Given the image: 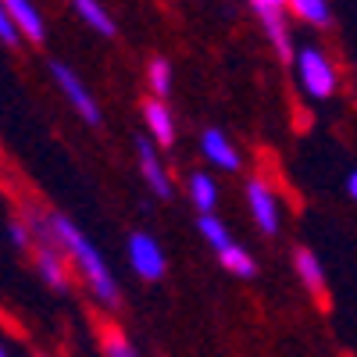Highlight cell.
Returning a JSON list of instances; mask_svg holds the SVG:
<instances>
[{"mask_svg": "<svg viewBox=\"0 0 357 357\" xmlns=\"http://www.w3.org/2000/svg\"><path fill=\"white\" fill-rule=\"evenodd\" d=\"M47 222H50V236L57 240V247L65 250L72 272H75V282L89 293L100 311H122V282L111 272L107 257L100 254V247L89 240V236L61 211H47Z\"/></svg>", "mask_w": 357, "mask_h": 357, "instance_id": "1", "label": "cell"}, {"mask_svg": "<svg viewBox=\"0 0 357 357\" xmlns=\"http://www.w3.org/2000/svg\"><path fill=\"white\" fill-rule=\"evenodd\" d=\"M293 79L296 86L304 89L307 100H333L336 89H340V68L333 61V54L318 47V43H307V47H296L293 54Z\"/></svg>", "mask_w": 357, "mask_h": 357, "instance_id": "2", "label": "cell"}, {"mask_svg": "<svg viewBox=\"0 0 357 357\" xmlns=\"http://www.w3.org/2000/svg\"><path fill=\"white\" fill-rule=\"evenodd\" d=\"M47 72H50V79L57 86V93H61V100L82 118L89 129H100L104 126V111H100V100L93 97V89L86 86V79L68 61H57V57L47 65Z\"/></svg>", "mask_w": 357, "mask_h": 357, "instance_id": "3", "label": "cell"}, {"mask_svg": "<svg viewBox=\"0 0 357 357\" xmlns=\"http://www.w3.org/2000/svg\"><path fill=\"white\" fill-rule=\"evenodd\" d=\"M243 200H247L250 222L264 236H279L282 232V197L264 175H250L247 178L243 183Z\"/></svg>", "mask_w": 357, "mask_h": 357, "instance_id": "4", "label": "cell"}, {"mask_svg": "<svg viewBox=\"0 0 357 357\" xmlns=\"http://www.w3.org/2000/svg\"><path fill=\"white\" fill-rule=\"evenodd\" d=\"M132 154H136V168H139V178H143V186L151 197L158 200H172L175 197V183H172V172L165 165V154H161V146L151 139V136H136L132 139Z\"/></svg>", "mask_w": 357, "mask_h": 357, "instance_id": "5", "label": "cell"}, {"mask_svg": "<svg viewBox=\"0 0 357 357\" xmlns=\"http://www.w3.org/2000/svg\"><path fill=\"white\" fill-rule=\"evenodd\" d=\"M126 261L132 268V275L143 279V282H161L168 275V254L158 243V236H151L146 229L129 232V240H126Z\"/></svg>", "mask_w": 357, "mask_h": 357, "instance_id": "6", "label": "cell"}, {"mask_svg": "<svg viewBox=\"0 0 357 357\" xmlns=\"http://www.w3.org/2000/svg\"><path fill=\"white\" fill-rule=\"evenodd\" d=\"M200 158H204V168H211V172H243V154H240V146L232 143V136L218 126H207L200 132Z\"/></svg>", "mask_w": 357, "mask_h": 357, "instance_id": "7", "label": "cell"}, {"mask_svg": "<svg viewBox=\"0 0 357 357\" xmlns=\"http://www.w3.org/2000/svg\"><path fill=\"white\" fill-rule=\"evenodd\" d=\"M139 118H143V136H151V139L161 146V151L175 146L178 129H175V111H172V104H168V100H158V97L143 100Z\"/></svg>", "mask_w": 357, "mask_h": 357, "instance_id": "8", "label": "cell"}, {"mask_svg": "<svg viewBox=\"0 0 357 357\" xmlns=\"http://www.w3.org/2000/svg\"><path fill=\"white\" fill-rule=\"evenodd\" d=\"M4 4H8V15L18 29L22 43H33V47L47 43V18H43L36 0H4Z\"/></svg>", "mask_w": 357, "mask_h": 357, "instance_id": "9", "label": "cell"}, {"mask_svg": "<svg viewBox=\"0 0 357 357\" xmlns=\"http://www.w3.org/2000/svg\"><path fill=\"white\" fill-rule=\"evenodd\" d=\"M186 197H190L197 215H215L218 211V200H222L215 172L211 168H193L186 175Z\"/></svg>", "mask_w": 357, "mask_h": 357, "instance_id": "10", "label": "cell"}, {"mask_svg": "<svg viewBox=\"0 0 357 357\" xmlns=\"http://www.w3.org/2000/svg\"><path fill=\"white\" fill-rule=\"evenodd\" d=\"M293 272H296L301 286L314 296V301H325V293H329V282H325V264H321V257L311 247H296L293 250Z\"/></svg>", "mask_w": 357, "mask_h": 357, "instance_id": "11", "label": "cell"}, {"mask_svg": "<svg viewBox=\"0 0 357 357\" xmlns=\"http://www.w3.org/2000/svg\"><path fill=\"white\" fill-rule=\"evenodd\" d=\"M72 15L89 29V33H97L100 40H114L118 36V22L114 15L104 8V0H68Z\"/></svg>", "mask_w": 357, "mask_h": 357, "instance_id": "12", "label": "cell"}, {"mask_svg": "<svg viewBox=\"0 0 357 357\" xmlns=\"http://www.w3.org/2000/svg\"><path fill=\"white\" fill-rule=\"evenodd\" d=\"M261 33L264 40L272 43L275 57L282 65H293V54H296V40H293V29H289V15L275 11V15H261Z\"/></svg>", "mask_w": 357, "mask_h": 357, "instance_id": "13", "label": "cell"}, {"mask_svg": "<svg viewBox=\"0 0 357 357\" xmlns=\"http://www.w3.org/2000/svg\"><path fill=\"white\" fill-rule=\"evenodd\" d=\"M143 79H146V93H151V97H158V100H168L172 97V89H175V68H172L168 57H161V54L146 57Z\"/></svg>", "mask_w": 357, "mask_h": 357, "instance_id": "14", "label": "cell"}, {"mask_svg": "<svg viewBox=\"0 0 357 357\" xmlns=\"http://www.w3.org/2000/svg\"><path fill=\"white\" fill-rule=\"evenodd\" d=\"M100 357H143V350L136 347V340L122 329V325H100Z\"/></svg>", "mask_w": 357, "mask_h": 357, "instance_id": "15", "label": "cell"}, {"mask_svg": "<svg viewBox=\"0 0 357 357\" xmlns=\"http://www.w3.org/2000/svg\"><path fill=\"white\" fill-rule=\"evenodd\" d=\"M289 18L304 22L311 29H329L333 25V4L329 0H289Z\"/></svg>", "mask_w": 357, "mask_h": 357, "instance_id": "16", "label": "cell"}, {"mask_svg": "<svg viewBox=\"0 0 357 357\" xmlns=\"http://www.w3.org/2000/svg\"><path fill=\"white\" fill-rule=\"evenodd\" d=\"M197 232H200V240L211 247L215 257L236 243V240H232V232H229V225H225L218 215H197Z\"/></svg>", "mask_w": 357, "mask_h": 357, "instance_id": "17", "label": "cell"}, {"mask_svg": "<svg viewBox=\"0 0 357 357\" xmlns=\"http://www.w3.org/2000/svg\"><path fill=\"white\" fill-rule=\"evenodd\" d=\"M218 264L225 268L229 275H236V279H254L257 275V261H254V254L243 243H232L229 250H222L218 254Z\"/></svg>", "mask_w": 357, "mask_h": 357, "instance_id": "18", "label": "cell"}, {"mask_svg": "<svg viewBox=\"0 0 357 357\" xmlns=\"http://www.w3.org/2000/svg\"><path fill=\"white\" fill-rule=\"evenodd\" d=\"M4 232H8V240H11L15 250H22V254L33 250V225L25 222V215H11L8 225H4Z\"/></svg>", "mask_w": 357, "mask_h": 357, "instance_id": "19", "label": "cell"}, {"mask_svg": "<svg viewBox=\"0 0 357 357\" xmlns=\"http://www.w3.org/2000/svg\"><path fill=\"white\" fill-rule=\"evenodd\" d=\"M0 43H4V47H18V43H22V36H18V29H15V22H11V15H8L4 0H0Z\"/></svg>", "mask_w": 357, "mask_h": 357, "instance_id": "20", "label": "cell"}, {"mask_svg": "<svg viewBox=\"0 0 357 357\" xmlns=\"http://www.w3.org/2000/svg\"><path fill=\"white\" fill-rule=\"evenodd\" d=\"M250 11L261 18V15H275V11H289V0H247Z\"/></svg>", "mask_w": 357, "mask_h": 357, "instance_id": "21", "label": "cell"}, {"mask_svg": "<svg viewBox=\"0 0 357 357\" xmlns=\"http://www.w3.org/2000/svg\"><path fill=\"white\" fill-rule=\"evenodd\" d=\"M347 197H350V200L357 204V168H354V172L347 175Z\"/></svg>", "mask_w": 357, "mask_h": 357, "instance_id": "22", "label": "cell"}, {"mask_svg": "<svg viewBox=\"0 0 357 357\" xmlns=\"http://www.w3.org/2000/svg\"><path fill=\"white\" fill-rule=\"evenodd\" d=\"M0 357H11V347H8L4 340H0Z\"/></svg>", "mask_w": 357, "mask_h": 357, "instance_id": "23", "label": "cell"}]
</instances>
